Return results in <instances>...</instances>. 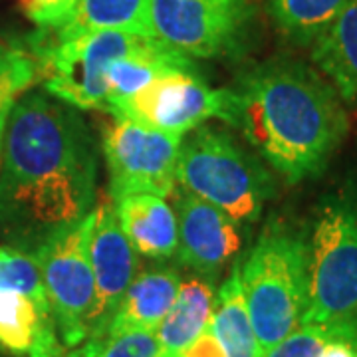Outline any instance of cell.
Listing matches in <instances>:
<instances>
[{
    "instance_id": "cell-21",
    "label": "cell",
    "mask_w": 357,
    "mask_h": 357,
    "mask_svg": "<svg viewBox=\"0 0 357 357\" xmlns=\"http://www.w3.org/2000/svg\"><path fill=\"white\" fill-rule=\"evenodd\" d=\"M282 36L296 46H314L351 0H264Z\"/></svg>"
},
{
    "instance_id": "cell-24",
    "label": "cell",
    "mask_w": 357,
    "mask_h": 357,
    "mask_svg": "<svg viewBox=\"0 0 357 357\" xmlns=\"http://www.w3.org/2000/svg\"><path fill=\"white\" fill-rule=\"evenodd\" d=\"M38 79L36 62L30 54L18 52L8 64L0 66V128L6 126V117L13 109L14 102L32 88Z\"/></svg>"
},
{
    "instance_id": "cell-27",
    "label": "cell",
    "mask_w": 357,
    "mask_h": 357,
    "mask_svg": "<svg viewBox=\"0 0 357 357\" xmlns=\"http://www.w3.org/2000/svg\"><path fill=\"white\" fill-rule=\"evenodd\" d=\"M318 357H357V321H340Z\"/></svg>"
},
{
    "instance_id": "cell-8",
    "label": "cell",
    "mask_w": 357,
    "mask_h": 357,
    "mask_svg": "<svg viewBox=\"0 0 357 357\" xmlns=\"http://www.w3.org/2000/svg\"><path fill=\"white\" fill-rule=\"evenodd\" d=\"M93 211L34 252L62 344L76 347L96 332L98 290L89 260Z\"/></svg>"
},
{
    "instance_id": "cell-28",
    "label": "cell",
    "mask_w": 357,
    "mask_h": 357,
    "mask_svg": "<svg viewBox=\"0 0 357 357\" xmlns=\"http://www.w3.org/2000/svg\"><path fill=\"white\" fill-rule=\"evenodd\" d=\"M181 357H227V354L208 324V328L181 354Z\"/></svg>"
},
{
    "instance_id": "cell-26",
    "label": "cell",
    "mask_w": 357,
    "mask_h": 357,
    "mask_svg": "<svg viewBox=\"0 0 357 357\" xmlns=\"http://www.w3.org/2000/svg\"><path fill=\"white\" fill-rule=\"evenodd\" d=\"M22 10L38 28H60L77 8L79 0H20Z\"/></svg>"
},
{
    "instance_id": "cell-16",
    "label": "cell",
    "mask_w": 357,
    "mask_h": 357,
    "mask_svg": "<svg viewBox=\"0 0 357 357\" xmlns=\"http://www.w3.org/2000/svg\"><path fill=\"white\" fill-rule=\"evenodd\" d=\"M171 74H201L192 58L167 46L159 38L149 40L141 50L117 60L107 70V98L105 112L133 96L141 88L149 86L159 77Z\"/></svg>"
},
{
    "instance_id": "cell-14",
    "label": "cell",
    "mask_w": 357,
    "mask_h": 357,
    "mask_svg": "<svg viewBox=\"0 0 357 357\" xmlns=\"http://www.w3.org/2000/svg\"><path fill=\"white\" fill-rule=\"evenodd\" d=\"M114 204L121 229L139 255L155 260L177 255V215L163 197L135 192L117 199Z\"/></svg>"
},
{
    "instance_id": "cell-6",
    "label": "cell",
    "mask_w": 357,
    "mask_h": 357,
    "mask_svg": "<svg viewBox=\"0 0 357 357\" xmlns=\"http://www.w3.org/2000/svg\"><path fill=\"white\" fill-rule=\"evenodd\" d=\"M149 40L153 38L117 30H96L64 38L50 28H40L28 44L38 79L48 93L79 112H105L109 66L141 50Z\"/></svg>"
},
{
    "instance_id": "cell-25",
    "label": "cell",
    "mask_w": 357,
    "mask_h": 357,
    "mask_svg": "<svg viewBox=\"0 0 357 357\" xmlns=\"http://www.w3.org/2000/svg\"><path fill=\"white\" fill-rule=\"evenodd\" d=\"M335 324H300L262 357H318Z\"/></svg>"
},
{
    "instance_id": "cell-22",
    "label": "cell",
    "mask_w": 357,
    "mask_h": 357,
    "mask_svg": "<svg viewBox=\"0 0 357 357\" xmlns=\"http://www.w3.org/2000/svg\"><path fill=\"white\" fill-rule=\"evenodd\" d=\"M0 290L24 294L36 306L52 314L50 300L36 258L14 248H0Z\"/></svg>"
},
{
    "instance_id": "cell-15",
    "label": "cell",
    "mask_w": 357,
    "mask_h": 357,
    "mask_svg": "<svg viewBox=\"0 0 357 357\" xmlns=\"http://www.w3.org/2000/svg\"><path fill=\"white\" fill-rule=\"evenodd\" d=\"M178 286L181 274L175 268L153 266L139 272L123 294L105 332H157L177 298Z\"/></svg>"
},
{
    "instance_id": "cell-17",
    "label": "cell",
    "mask_w": 357,
    "mask_h": 357,
    "mask_svg": "<svg viewBox=\"0 0 357 357\" xmlns=\"http://www.w3.org/2000/svg\"><path fill=\"white\" fill-rule=\"evenodd\" d=\"M215 298L217 294L211 280L191 278L181 282L173 306L155 332L159 342V357H181L208 328Z\"/></svg>"
},
{
    "instance_id": "cell-3",
    "label": "cell",
    "mask_w": 357,
    "mask_h": 357,
    "mask_svg": "<svg viewBox=\"0 0 357 357\" xmlns=\"http://www.w3.org/2000/svg\"><path fill=\"white\" fill-rule=\"evenodd\" d=\"M177 185L220 208L238 227L258 220L274 192L272 175L230 133L199 126L183 135Z\"/></svg>"
},
{
    "instance_id": "cell-18",
    "label": "cell",
    "mask_w": 357,
    "mask_h": 357,
    "mask_svg": "<svg viewBox=\"0 0 357 357\" xmlns=\"http://www.w3.org/2000/svg\"><path fill=\"white\" fill-rule=\"evenodd\" d=\"M312 60L347 102H357V0L312 46Z\"/></svg>"
},
{
    "instance_id": "cell-20",
    "label": "cell",
    "mask_w": 357,
    "mask_h": 357,
    "mask_svg": "<svg viewBox=\"0 0 357 357\" xmlns=\"http://www.w3.org/2000/svg\"><path fill=\"white\" fill-rule=\"evenodd\" d=\"M211 328L227 357H262L264 354L248 314L238 262L232 264L230 276L217 292Z\"/></svg>"
},
{
    "instance_id": "cell-19",
    "label": "cell",
    "mask_w": 357,
    "mask_h": 357,
    "mask_svg": "<svg viewBox=\"0 0 357 357\" xmlns=\"http://www.w3.org/2000/svg\"><path fill=\"white\" fill-rule=\"evenodd\" d=\"M151 2L153 0H79L70 20L50 30L64 38L96 30H117L155 38Z\"/></svg>"
},
{
    "instance_id": "cell-4",
    "label": "cell",
    "mask_w": 357,
    "mask_h": 357,
    "mask_svg": "<svg viewBox=\"0 0 357 357\" xmlns=\"http://www.w3.org/2000/svg\"><path fill=\"white\" fill-rule=\"evenodd\" d=\"M248 314L262 351L294 332L307 304V241L282 222L268 225L241 268Z\"/></svg>"
},
{
    "instance_id": "cell-12",
    "label": "cell",
    "mask_w": 357,
    "mask_h": 357,
    "mask_svg": "<svg viewBox=\"0 0 357 357\" xmlns=\"http://www.w3.org/2000/svg\"><path fill=\"white\" fill-rule=\"evenodd\" d=\"M89 260L98 290L96 332L91 335H100L107 330L123 294L137 276L139 266L137 250L121 229L115 204L109 197L93 208Z\"/></svg>"
},
{
    "instance_id": "cell-11",
    "label": "cell",
    "mask_w": 357,
    "mask_h": 357,
    "mask_svg": "<svg viewBox=\"0 0 357 357\" xmlns=\"http://www.w3.org/2000/svg\"><path fill=\"white\" fill-rule=\"evenodd\" d=\"M171 199L177 215L178 262L204 280L217 278L241 248L238 225L178 185Z\"/></svg>"
},
{
    "instance_id": "cell-10",
    "label": "cell",
    "mask_w": 357,
    "mask_h": 357,
    "mask_svg": "<svg viewBox=\"0 0 357 357\" xmlns=\"http://www.w3.org/2000/svg\"><path fill=\"white\" fill-rule=\"evenodd\" d=\"M227 89H213L201 74H171L141 88L109 109L145 128L187 135L213 117H222Z\"/></svg>"
},
{
    "instance_id": "cell-9",
    "label": "cell",
    "mask_w": 357,
    "mask_h": 357,
    "mask_svg": "<svg viewBox=\"0 0 357 357\" xmlns=\"http://www.w3.org/2000/svg\"><path fill=\"white\" fill-rule=\"evenodd\" d=\"M178 135L145 128L126 117H115L105 126L102 151L109 175V199L135 192L171 197L177 187Z\"/></svg>"
},
{
    "instance_id": "cell-29",
    "label": "cell",
    "mask_w": 357,
    "mask_h": 357,
    "mask_svg": "<svg viewBox=\"0 0 357 357\" xmlns=\"http://www.w3.org/2000/svg\"><path fill=\"white\" fill-rule=\"evenodd\" d=\"M20 50H16V48H10V46H4L2 42H0V66L2 64H8L10 60H13L14 56L18 54Z\"/></svg>"
},
{
    "instance_id": "cell-23",
    "label": "cell",
    "mask_w": 357,
    "mask_h": 357,
    "mask_svg": "<svg viewBox=\"0 0 357 357\" xmlns=\"http://www.w3.org/2000/svg\"><path fill=\"white\" fill-rule=\"evenodd\" d=\"M66 357H159L155 332H119L91 335Z\"/></svg>"
},
{
    "instance_id": "cell-2",
    "label": "cell",
    "mask_w": 357,
    "mask_h": 357,
    "mask_svg": "<svg viewBox=\"0 0 357 357\" xmlns=\"http://www.w3.org/2000/svg\"><path fill=\"white\" fill-rule=\"evenodd\" d=\"M222 121L288 183L318 177L347 133L342 96L310 66L272 58L227 88Z\"/></svg>"
},
{
    "instance_id": "cell-30",
    "label": "cell",
    "mask_w": 357,
    "mask_h": 357,
    "mask_svg": "<svg viewBox=\"0 0 357 357\" xmlns=\"http://www.w3.org/2000/svg\"><path fill=\"white\" fill-rule=\"evenodd\" d=\"M2 131H4V128H0V145H2Z\"/></svg>"
},
{
    "instance_id": "cell-1",
    "label": "cell",
    "mask_w": 357,
    "mask_h": 357,
    "mask_svg": "<svg viewBox=\"0 0 357 357\" xmlns=\"http://www.w3.org/2000/svg\"><path fill=\"white\" fill-rule=\"evenodd\" d=\"M98 145L79 109L46 89L14 102L0 145V236L34 255L93 211Z\"/></svg>"
},
{
    "instance_id": "cell-7",
    "label": "cell",
    "mask_w": 357,
    "mask_h": 357,
    "mask_svg": "<svg viewBox=\"0 0 357 357\" xmlns=\"http://www.w3.org/2000/svg\"><path fill=\"white\" fill-rule=\"evenodd\" d=\"M256 0H153L155 38L197 60H238L258 32Z\"/></svg>"
},
{
    "instance_id": "cell-13",
    "label": "cell",
    "mask_w": 357,
    "mask_h": 357,
    "mask_svg": "<svg viewBox=\"0 0 357 357\" xmlns=\"http://www.w3.org/2000/svg\"><path fill=\"white\" fill-rule=\"evenodd\" d=\"M0 349L16 357H62L64 344L52 314L24 294L0 290Z\"/></svg>"
},
{
    "instance_id": "cell-5",
    "label": "cell",
    "mask_w": 357,
    "mask_h": 357,
    "mask_svg": "<svg viewBox=\"0 0 357 357\" xmlns=\"http://www.w3.org/2000/svg\"><path fill=\"white\" fill-rule=\"evenodd\" d=\"M357 321V191L326 197L307 238V304L300 324Z\"/></svg>"
}]
</instances>
